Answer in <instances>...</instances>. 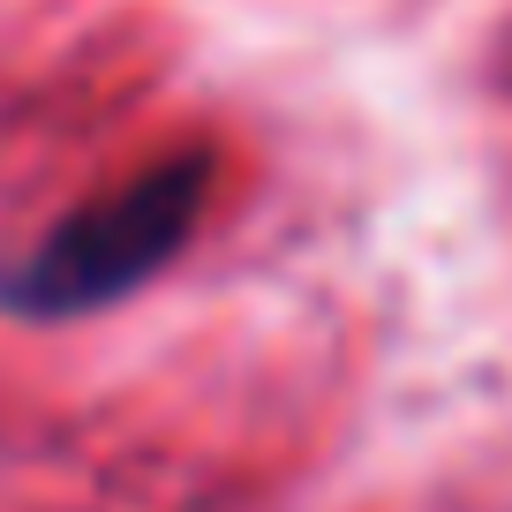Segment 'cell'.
I'll list each match as a JSON object with an SVG mask.
<instances>
[{
  "label": "cell",
  "instance_id": "cell-1",
  "mask_svg": "<svg viewBox=\"0 0 512 512\" xmlns=\"http://www.w3.org/2000/svg\"><path fill=\"white\" fill-rule=\"evenodd\" d=\"M204 196H211V151H174V159L144 166L113 196L53 219L23 256H8L0 264V309L31 324H68L106 302H128L189 249Z\"/></svg>",
  "mask_w": 512,
  "mask_h": 512
}]
</instances>
